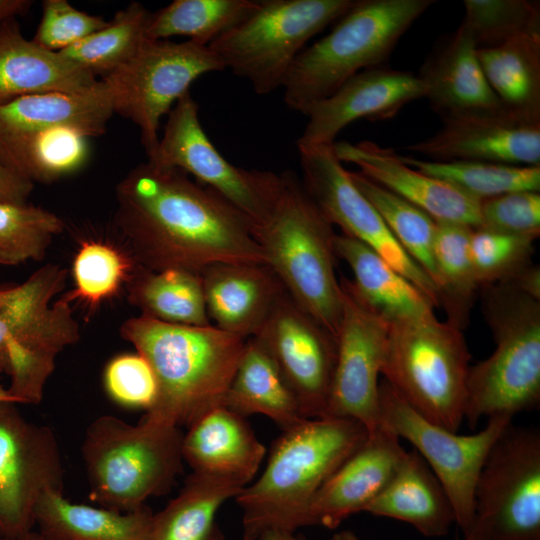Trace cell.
<instances>
[{
    "label": "cell",
    "instance_id": "cell-22",
    "mask_svg": "<svg viewBox=\"0 0 540 540\" xmlns=\"http://www.w3.org/2000/svg\"><path fill=\"white\" fill-rule=\"evenodd\" d=\"M333 148L341 162L357 165L365 177L416 205L434 220L471 228L481 226L479 200L408 166L394 150L371 141L356 144L340 141Z\"/></svg>",
    "mask_w": 540,
    "mask_h": 540
},
{
    "label": "cell",
    "instance_id": "cell-35",
    "mask_svg": "<svg viewBox=\"0 0 540 540\" xmlns=\"http://www.w3.org/2000/svg\"><path fill=\"white\" fill-rule=\"evenodd\" d=\"M126 284L128 301L142 315L171 324L212 325L200 274L178 269L151 271L136 266Z\"/></svg>",
    "mask_w": 540,
    "mask_h": 540
},
{
    "label": "cell",
    "instance_id": "cell-20",
    "mask_svg": "<svg viewBox=\"0 0 540 540\" xmlns=\"http://www.w3.org/2000/svg\"><path fill=\"white\" fill-rule=\"evenodd\" d=\"M442 120L439 131L405 149L438 162L540 165V123L520 120L505 111L465 113Z\"/></svg>",
    "mask_w": 540,
    "mask_h": 540
},
{
    "label": "cell",
    "instance_id": "cell-38",
    "mask_svg": "<svg viewBox=\"0 0 540 540\" xmlns=\"http://www.w3.org/2000/svg\"><path fill=\"white\" fill-rule=\"evenodd\" d=\"M349 175L380 214L400 246L437 287L438 274L433 251L436 221L416 205L360 172L349 171Z\"/></svg>",
    "mask_w": 540,
    "mask_h": 540
},
{
    "label": "cell",
    "instance_id": "cell-41",
    "mask_svg": "<svg viewBox=\"0 0 540 540\" xmlns=\"http://www.w3.org/2000/svg\"><path fill=\"white\" fill-rule=\"evenodd\" d=\"M63 229L62 220L53 212L27 202H0V264L43 259Z\"/></svg>",
    "mask_w": 540,
    "mask_h": 540
},
{
    "label": "cell",
    "instance_id": "cell-54",
    "mask_svg": "<svg viewBox=\"0 0 540 540\" xmlns=\"http://www.w3.org/2000/svg\"><path fill=\"white\" fill-rule=\"evenodd\" d=\"M0 540H42V538L38 532L31 531L25 535L14 538L4 537L0 535Z\"/></svg>",
    "mask_w": 540,
    "mask_h": 540
},
{
    "label": "cell",
    "instance_id": "cell-51",
    "mask_svg": "<svg viewBox=\"0 0 540 540\" xmlns=\"http://www.w3.org/2000/svg\"><path fill=\"white\" fill-rule=\"evenodd\" d=\"M260 540H306L304 537L296 535L295 532L271 531L264 534Z\"/></svg>",
    "mask_w": 540,
    "mask_h": 540
},
{
    "label": "cell",
    "instance_id": "cell-16",
    "mask_svg": "<svg viewBox=\"0 0 540 540\" xmlns=\"http://www.w3.org/2000/svg\"><path fill=\"white\" fill-rule=\"evenodd\" d=\"M305 190L342 234L370 247L439 307L438 289L394 238L380 214L358 190L333 144L297 146Z\"/></svg>",
    "mask_w": 540,
    "mask_h": 540
},
{
    "label": "cell",
    "instance_id": "cell-49",
    "mask_svg": "<svg viewBox=\"0 0 540 540\" xmlns=\"http://www.w3.org/2000/svg\"><path fill=\"white\" fill-rule=\"evenodd\" d=\"M506 283L540 300V269L538 265H528Z\"/></svg>",
    "mask_w": 540,
    "mask_h": 540
},
{
    "label": "cell",
    "instance_id": "cell-24",
    "mask_svg": "<svg viewBox=\"0 0 540 540\" xmlns=\"http://www.w3.org/2000/svg\"><path fill=\"white\" fill-rule=\"evenodd\" d=\"M265 454V446L246 418L225 406L204 414L183 434V460L193 472L224 478L242 487L253 479Z\"/></svg>",
    "mask_w": 540,
    "mask_h": 540
},
{
    "label": "cell",
    "instance_id": "cell-34",
    "mask_svg": "<svg viewBox=\"0 0 540 540\" xmlns=\"http://www.w3.org/2000/svg\"><path fill=\"white\" fill-rule=\"evenodd\" d=\"M88 138L68 126L0 136V162L32 183L53 181L84 165Z\"/></svg>",
    "mask_w": 540,
    "mask_h": 540
},
{
    "label": "cell",
    "instance_id": "cell-29",
    "mask_svg": "<svg viewBox=\"0 0 540 540\" xmlns=\"http://www.w3.org/2000/svg\"><path fill=\"white\" fill-rule=\"evenodd\" d=\"M113 114L99 80L86 91L35 94L0 105V136L68 126L94 137L105 132Z\"/></svg>",
    "mask_w": 540,
    "mask_h": 540
},
{
    "label": "cell",
    "instance_id": "cell-12",
    "mask_svg": "<svg viewBox=\"0 0 540 540\" xmlns=\"http://www.w3.org/2000/svg\"><path fill=\"white\" fill-rule=\"evenodd\" d=\"M380 423L410 442L447 493L456 525L466 535L475 519V486L494 443L512 423L509 416L488 419L480 431L459 435L416 412L385 380L379 383Z\"/></svg>",
    "mask_w": 540,
    "mask_h": 540
},
{
    "label": "cell",
    "instance_id": "cell-36",
    "mask_svg": "<svg viewBox=\"0 0 540 540\" xmlns=\"http://www.w3.org/2000/svg\"><path fill=\"white\" fill-rule=\"evenodd\" d=\"M471 230L467 225L436 221L433 243L439 307L446 313V321L461 330L468 324L480 291L470 255Z\"/></svg>",
    "mask_w": 540,
    "mask_h": 540
},
{
    "label": "cell",
    "instance_id": "cell-48",
    "mask_svg": "<svg viewBox=\"0 0 540 540\" xmlns=\"http://www.w3.org/2000/svg\"><path fill=\"white\" fill-rule=\"evenodd\" d=\"M33 183L16 175L0 162V202H26Z\"/></svg>",
    "mask_w": 540,
    "mask_h": 540
},
{
    "label": "cell",
    "instance_id": "cell-9",
    "mask_svg": "<svg viewBox=\"0 0 540 540\" xmlns=\"http://www.w3.org/2000/svg\"><path fill=\"white\" fill-rule=\"evenodd\" d=\"M357 0H258L239 24L209 44L224 68L246 79L255 93L282 88L305 44L339 20Z\"/></svg>",
    "mask_w": 540,
    "mask_h": 540
},
{
    "label": "cell",
    "instance_id": "cell-6",
    "mask_svg": "<svg viewBox=\"0 0 540 540\" xmlns=\"http://www.w3.org/2000/svg\"><path fill=\"white\" fill-rule=\"evenodd\" d=\"M182 439L179 427L146 417L135 425L97 417L81 447L90 500L126 513L168 493L183 470Z\"/></svg>",
    "mask_w": 540,
    "mask_h": 540
},
{
    "label": "cell",
    "instance_id": "cell-13",
    "mask_svg": "<svg viewBox=\"0 0 540 540\" xmlns=\"http://www.w3.org/2000/svg\"><path fill=\"white\" fill-rule=\"evenodd\" d=\"M485 540H540V432L512 423L491 448L475 486Z\"/></svg>",
    "mask_w": 540,
    "mask_h": 540
},
{
    "label": "cell",
    "instance_id": "cell-14",
    "mask_svg": "<svg viewBox=\"0 0 540 540\" xmlns=\"http://www.w3.org/2000/svg\"><path fill=\"white\" fill-rule=\"evenodd\" d=\"M148 162L192 175L238 208L252 225L266 215L280 181V174L247 170L227 161L203 130L190 92L169 112L163 136Z\"/></svg>",
    "mask_w": 540,
    "mask_h": 540
},
{
    "label": "cell",
    "instance_id": "cell-7",
    "mask_svg": "<svg viewBox=\"0 0 540 540\" xmlns=\"http://www.w3.org/2000/svg\"><path fill=\"white\" fill-rule=\"evenodd\" d=\"M433 0H357L323 38L304 48L283 83L292 110L335 92L356 73L384 66L396 44Z\"/></svg>",
    "mask_w": 540,
    "mask_h": 540
},
{
    "label": "cell",
    "instance_id": "cell-15",
    "mask_svg": "<svg viewBox=\"0 0 540 540\" xmlns=\"http://www.w3.org/2000/svg\"><path fill=\"white\" fill-rule=\"evenodd\" d=\"M17 405L0 401V535L9 538L33 531L40 497L64 488L54 432L27 420Z\"/></svg>",
    "mask_w": 540,
    "mask_h": 540
},
{
    "label": "cell",
    "instance_id": "cell-4",
    "mask_svg": "<svg viewBox=\"0 0 540 540\" xmlns=\"http://www.w3.org/2000/svg\"><path fill=\"white\" fill-rule=\"evenodd\" d=\"M252 229L285 290L336 338L342 314L336 233L295 173L280 174L266 215Z\"/></svg>",
    "mask_w": 540,
    "mask_h": 540
},
{
    "label": "cell",
    "instance_id": "cell-50",
    "mask_svg": "<svg viewBox=\"0 0 540 540\" xmlns=\"http://www.w3.org/2000/svg\"><path fill=\"white\" fill-rule=\"evenodd\" d=\"M31 5L29 0H0V23L26 13Z\"/></svg>",
    "mask_w": 540,
    "mask_h": 540
},
{
    "label": "cell",
    "instance_id": "cell-42",
    "mask_svg": "<svg viewBox=\"0 0 540 540\" xmlns=\"http://www.w3.org/2000/svg\"><path fill=\"white\" fill-rule=\"evenodd\" d=\"M136 263L129 254L96 240L82 242L72 266L74 288L63 297L96 306L114 296L133 274Z\"/></svg>",
    "mask_w": 540,
    "mask_h": 540
},
{
    "label": "cell",
    "instance_id": "cell-53",
    "mask_svg": "<svg viewBox=\"0 0 540 540\" xmlns=\"http://www.w3.org/2000/svg\"><path fill=\"white\" fill-rule=\"evenodd\" d=\"M454 540H485L483 533L476 526H472L471 530L463 535V538L456 537Z\"/></svg>",
    "mask_w": 540,
    "mask_h": 540
},
{
    "label": "cell",
    "instance_id": "cell-23",
    "mask_svg": "<svg viewBox=\"0 0 540 540\" xmlns=\"http://www.w3.org/2000/svg\"><path fill=\"white\" fill-rule=\"evenodd\" d=\"M200 275L210 321L243 339L257 334L285 290L266 264L215 263Z\"/></svg>",
    "mask_w": 540,
    "mask_h": 540
},
{
    "label": "cell",
    "instance_id": "cell-31",
    "mask_svg": "<svg viewBox=\"0 0 540 540\" xmlns=\"http://www.w3.org/2000/svg\"><path fill=\"white\" fill-rule=\"evenodd\" d=\"M224 406L245 418L265 415L282 430L307 419L278 365L255 337L246 340Z\"/></svg>",
    "mask_w": 540,
    "mask_h": 540
},
{
    "label": "cell",
    "instance_id": "cell-47",
    "mask_svg": "<svg viewBox=\"0 0 540 540\" xmlns=\"http://www.w3.org/2000/svg\"><path fill=\"white\" fill-rule=\"evenodd\" d=\"M481 226L484 228L540 236V194L537 191H517L480 201Z\"/></svg>",
    "mask_w": 540,
    "mask_h": 540
},
{
    "label": "cell",
    "instance_id": "cell-28",
    "mask_svg": "<svg viewBox=\"0 0 540 540\" xmlns=\"http://www.w3.org/2000/svg\"><path fill=\"white\" fill-rule=\"evenodd\" d=\"M336 256L351 268L353 293L389 321L429 316L436 308L415 285L362 242L336 234Z\"/></svg>",
    "mask_w": 540,
    "mask_h": 540
},
{
    "label": "cell",
    "instance_id": "cell-52",
    "mask_svg": "<svg viewBox=\"0 0 540 540\" xmlns=\"http://www.w3.org/2000/svg\"><path fill=\"white\" fill-rule=\"evenodd\" d=\"M16 285H1L0 286V309L8 301L15 290Z\"/></svg>",
    "mask_w": 540,
    "mask_h": 540
},
{
    "label": "cell",
    "instance_id": "cell-39",
    "mask_svg": "<svg viewBox=\"0 0 540 540\" xmlns=\"http://www.w3.org/2000/svg\"><path fill=\"white\" fill-rule=\"evenodd\" d=\"M414 169L454 186L476 200L517 191L540 190V165L520 166L477 161L438 162L398 155Z\"/></svg>",
    "mask_w": 540,
    "mask_h": 540
},
{
    "label": "cell",
    "instance_id": "cell-33",
    "mask_svg": "<svg viewBox=\"0 0 540 540\" xmlns=\"http://www.w3.org/2000/svg\"><path fill=\"white\" fill-rule=\"evenodd\" d=\"M243 489L233 481L192 472L178 495L153 514L146 540H226L216 515Z\"/></svg>",
    "mask_w": 540,
    "mask_h": 540
},
{
    "label": "cell",
    "instance_id": "cell-5",
    "mask_svg": "<svg viewBox=\"0 0 540 540\" xmlns=\"http://www.w3.org/2000/svg\"><path fill=\"white\" fill-rule=\"evenodd\" d=\"M480 290L495 348L469 368L464 420L470 428L485 417L513 418L540 402V300L506 282Z\"/></svg>",
    "mask_w": 540,
    "mask_h": 540
},
{
    "label": "cell",
    "instance_id": "cell-32",
    "mask_svg": "<svg viewBox=\"0 0 540 540\" xmlns=\"http://www.w3.org/2000/svg\"><path fill=\"white\" fill-rule=\"evenodd\" d=\"M477 56L504 111L520 120L540 123V32L477 49Z\"/></svg>",
    "mask_w": 540,
    "mask_h": 540
},
{
    "label": "cell",
    "instance_id": "cell-3",
    "mask_svg": "<svg viewBox=\"0 0 540 540\" xmlns=\"http://www.w3.org/2000/svg\"><path fill=\"white\" fill-rule=\"evenodd\" d=\"M367 438V429L347 418L305 419L283 430L261 476L235 497L242 509L243 539L304 527L315 493Z\"/></svg>",
    "mask_w": 540,
    "mask_h": 540
},
{
    "label": "cell",
    "instance_id": "cell-44",
    "mask_svg": "<svg viewBox=\"0 0 540 540\" xmlns=\"http://www.w3.org/2000/svg\"><path fill=\"white\" fill-rule=\"evenodd\" d=\"M536 239L484 227L472 228L470 255L479 287L507 282L532 264Z\"/></svg>",
    "mask_w": 540,
    "mask_h": 540
},
{
    "label": "cell",
    "instance_id": "cell-40",
    "mask_svg": "<svg viewBox=\"0 0 540 540\" xmlns=\"http://www.w3.org/2000/svg\"><path fill=\"white\" fill-rule=\"evenodd\" d=\"M151 12L133 2L115 14L106 27L59 53L93 75L111 73L125 63L146 39Z\"/></svg>",
    "mask_w": 540,
    "mask_h": 540
},
{
    "label": "cell",
    "instance_id": "cell-10",
    "mask_svg": "<svg viewBox=\"0 0 540 540\" xmlns=\"http://www.w3.org/2000/svg\"><path fill=\"white\" fill-rule=\"evenodd\" d=\"M60 291L52 275L37 271L0 309V373L10 377L7 391L18 404L41 402L56 357L79 339L70 302L52 303Z\"/></svg>",
    "mask_w": 540,
    "mask_h": 540
},
{
    "label": "cell",
    "instance_id": "cell-45",
    "mask_svg": "<svg viewBox=\"0 0 540 540\" xmlns=\"http://www.w3.org/2000/svg\"><path fill=\"white\" fill-rule=\"evenodd\" d=\"M108 22L77 10L66 0H45L32 41L47 50L60 52L103 29Z\"/></svg>",
    "mask_w": 540,
    "mask_h": 540
},
{
    "label": "cell",
    "instance_id": "cell-37",
    "mask_svg": "<svg viewBox=\"0 0 540 540\" xmlns=\"http://www.w3.org/2000/svg\"><path fill=\"white\" fill-rule=\"evenodd\" d=\"M257 3L258 0H175L151 13L146 39L186 36L208 46L244 20Z\"/></svg>",
    "mask_w": 540,
    "mask_h": 540
},
{
    "label": "cell",
    "instance_id": "cell-2",
    "mask_svg": "<svg viewBox=\"0 0 540 540\" xmlns=\"http://www.w3.org/2000/svg\"><path fill=\"white\" fill-rule=\"evenodd\" d=\"M120 334L154 373L157 394L144 417L190 427L224 406L247 339L215 327L161 322L145 315L126 320Z\"/></svg>",
    "mask_w": 540,
    "mask_h": 540
},
{
    "label": "cell",
    "instance_id": "cell-17",
    "mask_svg": "<svg viewBox=\"0 0 540 540\" xmlns=\"http://www.w3.org/2000/svg\"><path fill=\"white\" fill-rule=\"evenodd\" d=\"M339 284L342 314L324 417L353 419L371 434L381 425L379 376L386 354L389 320L361 301L347 278L341 277Z\"/></svg>",
    "mask_w": 540,
    "mask_h": 540
},
{
    "label": "cell",
    "instance_id": "cell-19",
    "mask_svg": "<svg viewBox=\"0 0 540 540\" xmlns=\"http://www.w3.org/2000/svg\"><path fill=\"white\" fill-rule=\"evenodd\" d=\"M426 92L425 84L411 72L384 66L364 69L331 95L304 109L308 120L297 146L332 145L350 123L363 118H392L408 103L425 97Z\"/></svg>",
    "mask_w": 540,
    "mask_h": 540
},
{
    "label": "cell",
    "instance_id": "cell-56",
    "mask_svg": "<svg viewBox=\"0 0 540 540\" xmlns=\"http://www.w3.org/2000/svg\"><path fill=\"white\" fill-rule=\"evenodd\" d=\"M13 401V398L10 396V394L8 393L7 391V388H4L1 384H0V401Z\"/></svg>",
    "mask_w": 540,
    "mask_h": 540
},
{
    "label": "cell",
    "instance_id": "cell-43",
    "mask_svg": "<svg viewBox=\"0 0 540 540\" xmlns=\"http://www.w3.org/2000/svg\"><path fill=\"white\" fill-rule=\"evenodd\" d=\"M461 23L477 49L493 48L540 32L539 2L527 0H464Z\"/></svg>",
    "mask_w": 540,
    "mask_h": 540
},
{
    "label": "cell",
    "instance_id": "cell-11",
    "mask_svg": "<svg viewBox=\"0 0 540 540\" xmlns=\"http://www.w3.org/2000/svg\"><path fill=\"white\" fill-rule=\"evenodd\" d=\"M209 46L145 40L135 54L102 77L113 112L139 129L148 157L159 142L161 118L204 74L224 70Z\"/></svg>",
    "mask_w": 540,
    "mask_h": 540
},
{
    "label": "cell",
    "instance_id": "cell-30",
    "mask_svg": "<svg viewBox=\"0 0 540 540\" xmlns=\"http://www.w3.org/2000/svg\"><path fill=\"white\" fill-rule=\"evenodd\" d=\"M153 514L146 505L122 513L73 503L61 491H48L34 517L42 540H146Z\"/></svg>",
    "mask_w": 540,
    "mask_h": 540
},
{
    "label": "cell",
    "instance_id": "cell-26",
    "mask_svg": "<svg viewBox=\"0 0 540 540\" xmlns=\"http://www.w3.org/2000/svg\"><path fill=\"white\" fill-rule=\"evenodd\" d=\"M98 82L59 52L27 40L16 18L0 23V105L35 94L86 91Z\"/></svg>",
    "mask_w": 540,
    "mask_h": 540
},
{
    "label": "cell",
    "instance_id": "cell-25",
    "mask_svg": "<svg viewBox=\"0 0 540 540\" xmlns=\"http://www.w3.org/2000/svg\"><path fill=\"white\" fill-rule=\"evenodd\" d=\"M431 109L441 118L504 111L488 84L477 48L463 25L431 53L418 75Z\"/></svg>",
    "mask_w": 540,
    "mask_h": 540
},
{
    "label": "cell",
    "instance_id": "cell-55",
    "mask_svg": "<svg viewBox=\"0 0 540 540\" xmlns=\"http://www.w3.org/2000/svg\"><path fill=\"white\" fill-rule=\"evenodd\" d=\"M331 540H359V538L353 532L343 530L334 534Z\"/></svg>",
    "mask_w": 540,
    "mask_h": 540
},
{
    "label": "cell",
    "instance_id": "cell-1",
    "mask_svg": "<svg viewBox=\"0 0 540 540\" xmlns=\"http://www.w3.org/2000/svg\"><path fill=\"white\" fill-rule=\"evenodd\" d=\"M114 223L137 266L201 274L215 263L265 264L251 221L176 169L142 163L116 187Z\"/></svg>",
    "mask_w": 540,
    "mask_h": 540
},
{
    "label": "cell",
    "instance_id": "cell-27",
    "mask_svg": "<svg viewBox=\"0 0 540 540\" xmlns=\"http://www.w3.org/2000/svg\"><path fill=\"white\" fill-rule=\"evenodd\" d=\"M364 512L408 523L431 538L445 536L456 524L447 493L415 450L404 453L389 482Z\"/></svg>",
    "mask_w": 540,
    "mask_h": 540
},
{
    "label": "cell",
    "instance_id": "cell-21",
    "mask_svg": "<svg viewBox=\"0 0 540 540\" xmlns=\"http://www.w3.org/2000/svg\"><path fill=\"white\" fill-rule=\"evenodd\" d=\"M405 452L400 439L381 424L315 493L305 526L334 529L352 514L364 512L389 482Z\"/></svg>",
    "mask_w": 540,
    "mask_h": 540
},
{
    "label": "cell",
    "instance_id": "cell-8",
    "mask_svg": "<svg viewBox=\"0 0 540 540\" xmlns=\"http://www.w3.org/2000/svg\"><path fill=\"white\" fill-rule=\"evenodd\" d=\"M470 359L463 330L435 314L392 320L381 375L421 416L457 432Z\"/></svg>",
    "mask_w": 540,
    "mask_h": 540
},
{
    "label": "cell",
    "instance_id": "cell-46",
    "mask_svg": "<svg viewBox=\"0 0 540 540\" xmlns=\"http://www.w3.org/2000/svg\"><path fill=\"white\" fill-rule=\"evenodd\" d=\"M104 386L118 404L148 411L155 402L157 384L147 360L136 354L114 357L104 371Z\"/></svg>",
    "mask_w": 540,
    "mask_h": 540
},
{
    "label": "cell",
    "instance_id": "cell-18",
    "mask_svg": "<svg viewBox=\"0 0 540 540\" xmlns=\"http://www.w3.org/2000/svg\"><path fill=\"white\" fill-rule=\"evenodd\" d=\"M253 337L278 365L303 416L324 417L336 364V338L286 290Z\"/></svg>",
    "mask_w": 540,
    "mask_h": 540
}]
</instances>
